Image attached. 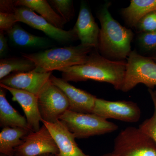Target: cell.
Returning <instances> with one entry per match:
<instances>
[{
	"label": "cell",
	"instance_id": "1",
	"mask_svg": "<svg viewBox=\"0 0 156 156\" xmlns=\"http://www.w3.org/2000/svg\"><path fill=\"white\" fill-rule=\"evenodd\" d=\"M127 61L109 59L94 50L86 62L60 70L62 79L67 82L92 80L111 84L116 90H122L126 76Z\"/></svg>",
	"mask_w": 156,
	"mask_h": 156
},
{
	"label": "cell",
	"instance_id": "2",
	"mask_svg": "<svg viewBox=\"0 0 156 156\" xmlns=\"http://www.w3.org/2000/svg\"><path fill=\"white\" fill-rule=\"evenodd\" d=\"M111 5V2H105L97 12L101 24L98 50L109 59L122 61L127 59L132 51L134 34L112 17L109 10Z\"/></svg>",
	"mask_w": 156,
	"mask_h": 156
},
{
	"label": "cell",
	"instance_id": "3",
	"mask_svg": "<svg viewBox=\"0 0 156 156\" xmlns=\"http://www.w3.org/2000/svg\"><path fill=\"white\" fill-rule=\"evenodd\" d=\"M95 50L82 44L63 48H51L38 53H22L35 64V71L52 72L86 62L89 54Z\"/></svg>",
	"mask_w": 156,
	"mask_h": 156
},
{
	"label": "cell",
	"instance_id": "4",
	"mask_svg": "<svg viewBox=\"0 0 156 156\" xmlns=\"http://www.w3.org/2000/svg\"><path fill=\"white\" fill-rule=\"evenodd\" d=\"M76 138L112 133L118 130V126L92 113H81L66 111L59 118Z\"/></svg>",
	"mask_w": 156,
	"mask_h": 156
},
{
	"label": "cell",
	"instance_id": "5",
	"mask_svg": "<svg viewBox=\"0 0 156 156\" xmlns=\"http://www.w3.org/2000/svg\"><path fill=\"white\" fill-rule=\"evenodd\" d=\"M112 152L117 156H156V144L139 128L129 126L115 138Z\"/></svg>",
	"mask_w": 156,
	"mask_h": 156
},
{
	"label": "cell",
	"instance_id": "6",
	"mask_svg": "<svg viewBox=\"0 0 156 156\" xmlns=\"http://www.w3.org/2000/svg\"><path fill=\"white\" fill-rule=\"evenodd\" d=\"M126 76L121 91L129 92L140 83L149 89L156 86V62L135 50L131 52L127 59Z\"/></svg>",
	"mask_w": 156,
	"mask_h": 156
},
{
	"label": "cell",
	"instance_id": "7",
	"mask_svg": "<svg viewBox=\"0 0 156 156\" xmlns=\"http://www.w3.org/2000/svg\"><path fill=\"white\" fill-rule=\"evenodd\" d=\"M38 102L41 121L55 123L69 109L67 98L50 80L38 95Z\"/></svg>",
	"mask_w": 156,
	"mask_h": 156
},
{
	"label": "cell",
	"instance_id": "8",
	"mask_svg": "<svg viewBox=\"0 0 156 156\" xmlns=\"http://www.w3.org/2000/svg\"><path fill=\"white\" fill-rule=\"evenodd\" d=\"M92 114L104 119H112L126 122H136L141 117L137 104L129 101H111L96 98Z\"/></svg>",
	"mask_w": 156,
	"mask_h": 156
},
{
	"label": "cell",
	"instance_id": "9",
	"mask_svg": "<svg viewBox=\"0 0 156 156\" xmlns=\"http://www.w3.org/2000/svg\"><path fill=\"white\" fill-rule=\"evenodd\" d=\"M17 22L25 23L41 31L50 38L61 43H67L78 40L73 29L69 30L57 28L44 18L25 7H16L14 10Z\"/></svg>",
	"mask_w": 156,
	"mask_h": 156
},
{
	"label": "cell",
	"instance_id": "10",
	"mask_svg": "<svg viewBox=\"0 0 156 156\" xmlns=\"http://www.w3.org/2000/svg\"><path fill=\"white\" fill-rule=\"evenodd\" d=\"M15 150L14 156H38L44 154L56 155L58 149L50 131L43 124L39 131H31Z\"/></svg>",
	"mask_w": 156,
	"mask_h": 156
},
{
	"label": "cell",
	"instance_id": "11",
	"mask_svg": "<svg viewBox=\"0 0 156 156\" xmlns=\"http://www.w3.org/2000/svg\"><path fill=\"white\" fill-rule=\"evenodd\" d=\"M50 80L67 98L69 104L68 110L81 113H92L97 98L96 96L76 88L62 78L52 75Z\"/></svg>",
	"mask_w": 156,
	"mask_h": 156
},
{
	"label": "cell",
	"instance_id": "12",
	"mask_svg": "<svg viewBox=\"0 0 156 156\" xmlns=\"http://www.w3.org/2000/svg\"><path fill=\"white\" fill-rule=\"evenodd\" d=\"M52 72H28L11 74L0 81V84L7 87L24 90L38 95L50 80Z\"/></svg>",
	"mask_w": 156,
	"mask_h": 156
},
{
	"label": "cell",
	"instance_id": "13",
	"mask_svg": "<svg viewBox=\"0 0 156 156\" xmlns=\"http://www.w3.org/2000/svg\"><path fill=\"white\" fill-rule=\"evenodd\" d=\"M72 29L81 44L98 50L100 28L86 2H81L77 20Z\"/></svg>",
	"mask_w": 156,
	"mask_h": 156
},
{
	"label": "cell",
	"instance_id": "14",
	"mask_svg": "<svg viewBox=\"0 0 156 156\" xmlns=\"http://www.w3.org/2000/svg\"><path fill=\"white\" fill-rule=\"evenodd\" d=\"M48 128L58 149L55 156H91L84 153L76 142L75 136L60 120L55 123L42 121Z\"/></svg>",
	"mask_w": 156,
	"mask_h": 156
},
{
	"label": "cell",
	"instance_id": "15",
	"mask_svg": "<svg viewBox=\"0 0 156 156\" xmlns=\"http://www.w3.org/2000/svg\"><path fill=\"white\" fill-rule=\"evenodd\" d=\"M0 87L9 91L13 96L12 100L17 101L21 107L30 130L34 132L39 131L41 128L40 122L42 119L39 111L37 96L27 91L13 89L2 84H0Z\"/></svg>",
	"mask_w": 156,
	"mask_h": 156
},
{
	"label": "cell",
	"instance_id": "16",
	"mask_svg": "<svg viewBox=\"0 0 156 156\" xmlns=\"http://www.w3.org/2000/svg\"><path fill=\"white\" fill-rule=\"evenodd\" d=\"M7 33L12 43L21 48L44 49L52 45L49 39L30 33L17 24Z\"/></svg>",
	"mask_w": 156,
	"mask_h": 156
},
{
	"label": "cell",
	"instance_id": "17",
	"mask_svg": "<svg viewBox=\"0 0 156 156\" xmlns=\"http://www.w3.org/2000/svg\"><path fill=\"white\" fill-rule=\"evenodd\" d=\"M14 5L16 7H25L36 12L57 28L62 29L67 23L54 11L46 0H17L14 1Z\"/></svg>",
	"mask_w": 156,
	"mask_h": 156
},
{
	"label": "cell",
	"instance_id": "18",
	"mask_svg": "<svg viewBox=\"0 0 156 156\" xmlns=\"http://www.w3.org/2000/svg\"><path fill=\"white\" fill-rule=\"evenodd\" d=\"M6 90L1 87L0 126L2 128H21L30 130L28 128L26 118L20 114L7 100Z\"/></svg>",
	"mask_w": 156,
	"mask_h": 156
},
{
	"label": "cell",
	"instance_id": "19",
	"mask_svg": "<svg viewBox=\"0 0 156 156\" xmlns=\"http://www.w3.org/2000/svg\"><path fill=\"white\" fill-rule=\"evenodd\" d=\"M156 11V0H131L129 5L122 10L121 14L128 25L136 26L140 19Z\"/></svg>",
	"mask_w": 156,
	"mask_h": 156
},
{
	"label": "cell",
	"instance_id": "20",
	"mask_svg": "<svg viewBox=\"0 0 156 156\" xmlns=\"http://www.w3.org/2000/svg\"><path fill=\"white\" fill-rule=\"evenodd\" d=\"M31 132L21 128H3L0 133V153L7 156H14L15 150L23 142V139Z\"/></svg>",
	"mask_w": 156,
	"mask_h": 156
},
{
	"label": "cell",
	"instance_id": "21",
	"mask_svg": "<svg viewBox=\"0 0 156 156\" xmlns=\"http://www.w3.org/2000/svg\"><path fill=\"white\" fill-rule=\"evenodd\" d=\"M35 64L28 58L11 57L0 60V80L14 73L28 72L35 69Z\"/></svg>",
	"mask_w": 156,
	"mask_h": 156
},
{
	"label": "cell",
	"instance_id": "22",
	"mask_svg": "<svg viewBox=\"0 0 156 156\" xmlns=\"http://www.w3.org/2000/svg\"><path fill=\"white\" fill-rule=\"evenodd\" d=\"M48 2L66 22H69L74 16V9L73 1L50 0Z\"/></svg>",
	"mask_w": 156,
	"mask_h": 156
},
{
	"label": "cell",
	"instance_id": "23",
	"mask_svg": "<svg viewBox=\"0 0 156 156\" xmlns=\"http://www.w3.org/2000/svg\"><path fill=\"white\" fill-rule=\"evenodd\" d=\"M135 28L140 33L156 31V11L150 12L142 17Z\"/></svg>",
	"mask_w": 156,
	"mask_h": 156
},
{
	"label": "cell",
	"instance_id": "24",
	"mask_svg": "<svg viewBox=\"0 0 156 156\" xmlns=\"http://www.w3.org/2000/svg\"><path fill=\"white\" fill-rule=\"evenodd\" d=\"M154 112L151 118L145 120L139 126L141 131L148 135L156 144V102L153 101Z\"/></svg>",
	"mask_w": 156,
	"mask_h": 156
},
{
	"label": "cell",
	"instance_id": "25",
	"mask_svg": "<svg viewBox=\"0 0 156 156\" xmlns=\"http://www.w3.org/2000/svg\"><path fill=\"white\" fill-rule=\"evenodd\" d=\"M137 41L140 48L146 51L156 50V31L140 34Z\"/></svg>",
	"mask_w": 156,
	"mask_h": 156
},
{
	"label": "cell",
	"instance_id": "26",
	"mask_svg": "<svg viewBox=\"0 0 156 156\" xmlns=\"http://www.w3.org/2000/svg\"><path fill=\"white\" fill-rule=\"evenodd\" d=\"M17 22H18L14 11L0 12V30L7 32Z\"/></svg>",
	"mask_w": 156,
	"mask_h": 156
},
{
	"label": "cell",
	"instance_id": "27",
	"mask_svg": "<svg viewBox=\"0 0 156 156\" xmlns=\"http://www.w3.org/2000/svg\"><path fill=\"white\" fill-rule=\"evenodd\" d=\"M8 41L5 37L4 32L0 30V56L2 58H4L8 52Z\"/></svg>",
	"mask_w": 156,
	"mask_h": 156
},
{
	"label": "cell",
	"instance_id": "28",
	"mask_svg": "<svg viewBox=\"0 0 156 156\" xmlns=\"http://www.w3.org/2000/svg\"><path fill=\"white\" fill-rule=\"evenodd\" d=\"M14 1L1 0L0 1V12H13L15 8Z\"/></svg>",
	"mask_w": 156,
	"mask_h": 156
},
{
	"label": "cell",
	"instance_id": "29",
	"mask_svg": "<svg viewBox=\"0 0 156 156\" xmlns=\"http://www.w3.org/2000/svg\"><path fill=\"white\" fill-rule=\"evenodd\" d=\"M148 91L152 101H155L156 102V91H154L151 89H149Z\"/></svg>",
	"mask_w": 156,
	"mask_h": 156
},
{
	"label": "cell",
	"instance_id": "30",
	"mask_svg": "<svg viewBox=\"0 0 156 156\" xmlns=\"http://www.w3.org/2000/svg\"><path fill=\"white\" fill-rule=\"evenodd\" d=\"M99 156H117L115 154H114L112 152L108 153H106L104 154L101 155Z\"/></svg>",
	"mask_w": 156,
	"mask_h": 156
},
{
	"label": "cell",
	"instance_id": "31",
	"mask_svg": "<svg viewBox=\"0 0 156 156\" xmlns=\"http://www.w3.org/2000/svg\"><path fill=\"white\" fill-rule=\"evenodd\" d=\"M53 154H44L38 156H52ZM0 156H7L5 155L2 154H1Z\"/></svg>",
	"mask_w": 156,
	"mask_h": 156
},
{
	"label": "cell",
	"instance_id": "32",
	"mask_svg": "<svg viewBox=\"0 0 156 156\" xmlns=\"http://www.w3.org/2000/svg\"><path fill=\"white\" fill-rule=\"evenodd\" d=\"M152 59L154 60L155 62H156V52L155 53L154 55L153 56H152V57H150Z\"/></svg>",
	"mask_w": 156,
	"mask_h": 156
},
{
	"label": "cell",
	"instance_id": "33",
	"mask_svg": "<svg viewBox=\"0 0 156 156\" xmlns=\"http://www.w3.org/2000/svg\"><path fill=\"white\" fill-rule=\"evenodd\" d=\"M52 156H55L54 155H52Z\"/></svg>",
	"mask_w": 156,
	"mask_h": 156
}]
</instances>
